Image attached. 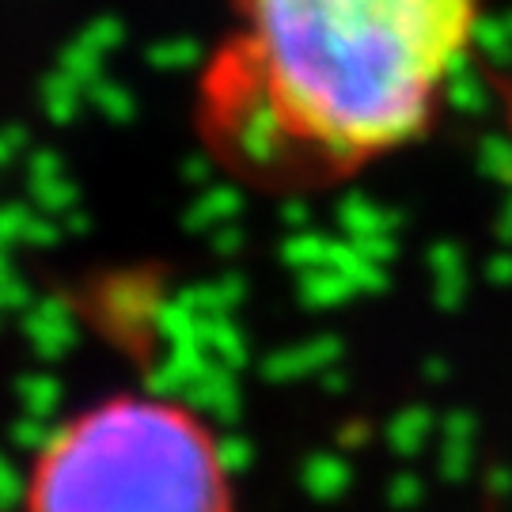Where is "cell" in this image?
I'll return each instance as SVG.
<instances>
[{
    "mask_svg": "<svg viewBox=\"0 0 512 512\" xmlns=\"http://www.w3.org/2000/svg\"><path fill=\"white\" fill-rule=\"evenodd\" d=\"M486 0H228L194 126L236 179L349 183L418 145L478 42Z\"/></svg>",
    "mask_w": 512,
    "mask_h": 512,
    "instance_id": "obj_1",
    "label": "cell"
},
{
    "mask_svg": "<svg viewBox=\"0 0 512 512\" xmlns=\"http://www.w3.org/2000/svg\"><path fill=\"white\" fill-rule=\"evenodd\" d=\"M23 512H236L217 433L160 395H110L38 448Z\"/></svg>",
    "mask_w": 512,
    "mask_h": 512,
    "instance_id": "obj_2",
    "label": "cell"
}]
</instances>
